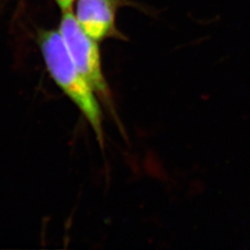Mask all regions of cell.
Masks as SVG:
<instances>
[{"mask_svg": "<svg viewBox=\"0 0 250 250\" xmlns=\"http://www.w3.org/2000/svg\"><path fill=\"white\" fill-rule=\"evenodd\" d=\"M117 0H77L75 18L83 30L97 41L118 36Z\"/></svg>", "mask_w": 250, "mask_h": 250, "instance_id": "obj_3", "label": "cell"}, {"mask_svg": "<svg viewBox=\"0 0 250 250\" xmlns=\"http://www.w3.org/2000/svg\"><path fill=\"white\" fill-rule=\"evenodd\" d=\"M117 1H119V0H117Z\"/></svg>", "mask_w": 250, "mask_h": 250, "instance_id": "obj_5", "label": "cell"}, {"mask_svg": "<svg viewBox=\"0 0 250 250\" xmlns=\"http://www.w3.org/2000/svg\"><path fill=\"white\" fill-rule=\"evenodd\" d=\"M38 44L50 76L86 119L97 140L104 144L102 112L98 96L79 72L59 31L41 30Z\"/></svg>", "mask_w": 250, "mask_h": 250, "instance_id": "obj_1", "label": "cell"}, {"mask_svg": "<svg viewBox=\"0 0 250 250\" xmlns=\"http://www.w3.org/2000/svg\"><path fill=\"white\" fill-rule=\"evenodd\" d=\"M59 33L79 72L99 99L111 107V95L102 69L98 41L83 30L72 10L63 11Z\"/></svg>", "mask_w": 250, "mask_h": 250, "instance_id": "obj_2", "label": "cell"}, {"mask_svg": "<svg viewBox=\"0 0 250 250\" xmlns=\"http://www.w3.org/2000/svg\"><path fill=\"white\" fill-rule=\"evenodd\" d=\"M60 9L63 11H69L72 10V5L74 0H55Z\"/></svg>", "mask_w": 250, "mask_h": 250, "instance_id": "obj_4", "label": "cell"}]
</instances>
